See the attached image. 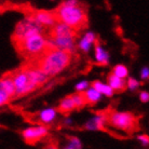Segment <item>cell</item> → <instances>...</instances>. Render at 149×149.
Returning <instances> with one entry per match:
<instances>
[{
	"label": "cell",
	"mask_w": 149,
	"mask_h": 149,
	"mask_svg": "<svg viewBox=\"0 0 149 149\" xmlns=\"http://www.w3.org/2000/svg\"><path fill=\"white\" fill-rule=\"evenodd\" d=\"M91 86L94 90H96L97 92H100L101 94H104L106 96H112L113 95V90L108 86V84H105V83H102L101 81H93L91 83Z\"/></svg>",
	"instance_id": "15"
},
{
	"label": "cell",
	"mask_w": 149,
	"mask_h": 149,
	"mask_svg": "<svg viewBox=\"0 0 149 149\" xmlns=\"http://www.w3.org/2000/svg\"><path fill=\"white\" fill-rule=\"evenodd\" d=\"M74 53L57 48H51L35 62H31L35 67L45 72L49 78L60 74L61 71L67 68L71 63Z\"/></svg>",
	"instance_id": "3"
},
{
	"label": "cell",
	"mask_w": 149,
	"mask_h": 149,
	"mask_svg": "<svg viewBox=\"0 0 149 149\" xmlns=\"http://www.w3.org/2000/svg\"><path fill=\"white\" fill-rule=\"evenodd\" d=\"M104 119L106 125L120 131H123L127 134H134L139 131V118L133 112L117 111L111 107H107L102 111L96 112Z\"/></svg>",
	"instance_id": "4"
},
{
	"label": "cell",
	"mask_w": 149,
	"mask_h": 149,
	"mask_svg": "<svg viewBox=\"0 0 149 149\" xmlns=\"http://www.w3.org/2000/svg\"><path fill=\"white\" fill-rule=\"evenodd\" d=\"M74 109H77V107H76V104L74 102L72 95H68V96L64 97L63 100L61 101L57 110L61 113H63V115H68L69 112H71Z\"/></svg>",
	"instance_id": "11"
},
{
	"label": "cell",
	"mask_w": 149,
	"mask_h": 149,
	"mask_svg": "<svg viewBox=\"0 0 149 149\" xmlns=\"http://www.w3.org/2000/svg\"><path fill=\"white\" fill-rule=\"evenodd\" d=\"M95 43V58H96L97 63L106 66L108 64V54L105 52L104 49L102 48V45H100V40L96 39Z\"/></svg>",
	"instance_id": "13"
},
{
	"label": "cell",
	"mask_w": 149,
	"mask_h": 149,
	"mask_svg": "<svg viewBox=\"0 0 149 149\" xmlns=\"http://www.w3.org/2000/svg\"><path fill=\"white\" fill-rule=\"evenodd\" d=\"M127 72H129V71H127V68L125 67V66H123V65H117V66L113 68V70H112V74L122 79L127 77Z\"/></svg>",
	"instance_id": "18"
},
{
	"label": "cell",
	"mask_w": 149,
	"mask_h": 149,
	"mask_svg": "<svg viewBox=\"0 0 149 149\" xmlns=\"http://www.w3.org/2000/svg\"><path fill=\"white\" fill-rule=\"evenodd\" d=\"M142 79L143 80H148L149 79V68L144 67L142 70Z\"/></svg>",
	"instance_id": "24"
},
{
	"label": "cell",
	"mask_w": 149,
	"mask_h": 149,
	"mask_svg": "<svg viewBox=\"0 0 149 149\" xmlns=\"http://www.w3.org/2000/svg\"><path fill=\"white\" fill-rule=\"evenodd\" d=\"M107 81H108V83H109L108 86H110L113 91L119 92V93L123 92L124 90L127 89V82L124 81L122 78L117 77V76L113 74L112 72L109 74L108 77H107Z\"/></svg>",
	"instance_id": "10"
},
{
	"label": "cell",
	"mask_w": 149,
	"mask_h": 149,
	"mask_svg": "<svg viewBox=\"0 0 149 149\" xmlns=\"http://www.w3.org/2000/svg\"><path fill=\"white\" fill-rule=\"evenodd\" d=\"M71 95H72V98H74L77 109H81L88 105L86 102V98H84V95H83V92H77V93L71 94Z\"/></svg>",
	"instance_id": "17"
},
{
	"label": "cell",
	"mask_w": 149,
	"mask_h": 149,
	"mask_svg": "<svg viewBox=\"0 0 149 149\" xmlns=\"http://www.w3.org/2000/svg\"><path fill=\"white\" fill-rule=\"evenodd\" d=\"M0 91L6 92L10 96L11 100H16V89H15L14 82L11 77L6 72L2 74L0 80Z\"/></svg>",
	"instance_id": "8"
},
{
	"label": "cell",
	"mask_w": 149,
	"mask_h": 149,
	"mask_svg": "<svg viewBox=\"0 0 149 149\" xmlns=\"http://www.w3.org/2000/svg\"><path fill=\"white\" fill-rule=\"evenodd\" d=\"M78 31L74 30L63 23H57L48 31L47 37L54 47L61 50H66L74 53L76 38Z\"/></svg>",
	"instance_id": "5"
},
{
	"label": "cell",
	"mask_w": 149,
	"mask_h": 149,
	"mask_svg": "<svg viewBox=\"0 0 149 149\" xmlns=\"http://www.w3.org/2000/svg\"><path fill=\"white\" fill-rule=\"evenodd\" d=\"M96 41V38H95V35L93 33H88L86 34V36L83 37L81 41H80V49H81L82 51H84V52H88L89 51L90 47L91 45Z\"/></svg>",
	"instance_id": "16"
},
{
	"label": "cell",
	"mask_w": 149,
	"mask_h": 149,
	"mask_svg": "<svg viewBox=\"0 0 149 149\" xmlns=\"http://www.w3.org/2000/svg\"><path fill=\"white\" fill-rule=\"evenodd\" d=\"M22 136L24 142L28 145H35L39 141H42L48 136V129L42 125L27 127L22 132Z\"/></svg>",
	"instance_id": "7"
},
{
	"label": "cell",
	"mask_w": 149,
	"mask_h": 149,
	"mask_svg": "<svg viewBox=\"0 0 149 149\" xmlns=\"http://www.w3.org/2000/svg\"><path fill=\"white\" fill-rule=\"evenodd\" d=\"M86 129L88 130H98V131H106V132H109L107 129H106V123H105L104 119L102 118L100 115H97L90 120L89 122L86 124Z\"/></svg>",
	"instance_id": "12"
},
{
	"label": "cell",
	"mask_w": 149,
	"mask_h": 149,
	"mask_svg": "<svg viewBox=\"0 0 149 149\" xmlns=\"http://www.w3.org/2000/svg\"><path fill=\"white\" fill-rule=\"evenodd\" d=\"M138 86H139V82L137 81V80H135V79L133 78H129V80H127V88L130 90H135L137 89Z\"/></svg>",
	"instance_id": "19"
},
{
	"label": "cell",
	"mask_w": 149,
	"mask_h": 149,
	"mask_svg": "<svg viewBox=\"0 0 149 149\" xmlns=\"http://www.w3.org/2000/svg\"><path fill=\"white\" fill-rule=\"evenodd\" d=\"M56 117V110L53 108H47L42 111L38 112L33 116V121H37L40 123V125L45 127V124H50Z\"/></svg>",
	"instance_id": "9"
},
{
	"label": "cell",
	"mask_w": 149,
	"mask_h": 149,
	"mask_svg": "<svg viewBox=\"0 0 149 149\" xmlns=\"http://www.w3.org/2000/svg\"><path fill=\"white\" fill-rule=\"evenodd\" d=\"M138 141H141V142L143 143V144H145V145H148L149 144V136L148 135H139L138 136Z\"/></svg>",
	"instance_id": "23"
},
{
	"label": "cell",
	"mask_w": 149,
	"mask_h": 149,
	"mask_svg": "<svg viewBox=\"0 0 149 149\" xmlns=\"http://www.w3.org/2000/svg\"><path fill=\"white\" fill-rule=\"evenodd\" d=\"M139 98H141V101L143 102V103H147V102L149 101V93L148 92H142L141 93V95H139Z\"/></svg>",
	"instance_id": "22"
},
{
	"label": "cell",
	"mask_w": 149,
	"mask_h": 149,
	"mask_svg": "<svg viewBox=\"0 0 149 149\" xmlns=\"http://www.w3.org/2000/svg\"><path fill=\"white\" fill-rule=\"evenodd\" d=\"M12 43L16 53L24 60V63L35 62L48 50L54 48L47 35L41 33H33L22 37H12Z\"/></svg>",
	"instance_id": "1"
},
{
	"label": "cell",
	"mask_w": 149,
	"mask_h": 149,
	"mask_svg": "<svg viewBox=\"0 0 149 149\" xmlns=\"http://www.w3.org/2000/svg\"><path fill=\"white\" fill-rule=\"evenodd\" d=\"M83 95H84V98H86V102L88 105H94L96 104L97 102L100 101L102 94L100 92H97L96 90H94L93 88L86 90L83 92Z\"/></svg>",
	"instance_id": "14"
},
{
	"label": "cell",
	"mask_w": 149,
	"mask_h": 149,
	"mask_svg": "<svg viewBox=\"0 0 149 149\" xmlns=\"http://www.w3.org/2000/svg\"><path fill=\"white\" fill-rule=\"evenodd\" d=\"M86 88H88V82L86 81L80 82V83H78V84L76 86V90H77L78 92H83V90H86Z\"/></svg>",
	"instance_id": "21"
},
{
	"label": "cell",
	"mask_w": 149,
	"mask_h": 149,
	"mask_svg": "<svg viewBox=\"0 0 149 149\" xmlns=\"http://www.w3.org/2000/svg\"><path fill=\"white\" fill-rule=\"evenodd\" d=\"M25 14H29L37 21L40 25L50 30L52 27H54L58 23L56 19L54 11H48V10H36V9H29Z\"/></svg>",
	"instance_id": "6"
},
{
	"label": "cell",
	"mask_w": 149,
	"mask_h": 149,
	"mask_svg": "<svg viewBox=\"0 0 149 149\" xmlns=\"http://www.w3.org/2000/svg\"><path fill=\"white\" fill-rule=\"evenodd\" d=\"M69 145L72 146L74 149H81V143H80V141L77 137H71Z\"/></svg>",
	"instance_id": "20"
},
{
	"label": "cell",
	"mask_w": 149,
	"mask_h": 149,
	"mask_svg": "<svg viewBox=\"0 0 149 149\" xmlns=\"http://www.w3.org/2000/svg\"><path fill=\"white\" fill-rule=\"evenodd\" d=\"M53 11L58 22L67 25L78 33L86 29L89 26L88 7L76 0L64 1Z\"/></svg>",
	"instance_id": "2"
}]
</instances>
